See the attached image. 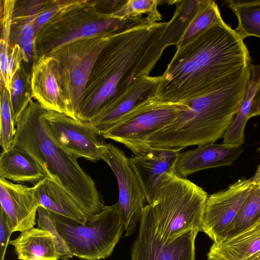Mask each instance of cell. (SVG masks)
<instances>
[{
	"mask_svg": "<svg viewBox=\"0 0 260 260\" xmlns=\"http://www.w3.org/2000/svg\"><path fill=\"white\" fill-rule=\"evenodd\" d=\"M45 117L54 138L68 152L93 162L102 159L107 143L90 122L52 110H46Z\"/></svg>",
	"mask_w": 260,
	"mask_h": 260,
	"instance_id": "obj_11",
	"label": "cell"
},
{
	"mask_svg": "<svg viewBox=\"0 0 260 260\" xmlns=\"http://www.w3.org/2000/svg\"><path fill=\"white\" fill-rule=\"evenodd\" d=\"M48 177L40 166L25 151L12 146L0 155V178L34 186Z\"/></svg>",
	"mask_w": 260,
	"mask_h": 260,
	"instance_id": "obj_20",
	"label": "cell"
},
{
	"mask_svg": "<svg viewBox=\"0 0 260 260\" xmlns=\"http://www.w3.org/2000/svg\"><path fill=\"white\" fill-rule=\"evenodd\" d=\"M168 22H147L114 34L97 58L77 118L90 122L149 76L166 48Z\"/></svg>",
	"mask_w": 260,
	"mask_h": 260,
	"instance_id": "obj_1",
	"label": "cell"
},
{
	"mask_svg": "<svg viewBox=\"0 0 260 260\" xmlns=\"http://www.w3.org/2000/svg\"><path fill=\"white\" fill-rule=\"evenodd\" d=\"M257 150V151L259 153V154L260 155V143H259V145Z\"/></svg>",
	"mask_w": 260,
	"mask_h": 260,
	"instance_id": "obj_40",
	"label": "cell"
},
{
	"mask_svg": "<svg viewBox=\"0 0 260 260\" xmlns=\"http://www.w3.org/2000/svg\"><path fill=\"white\" fill-rule=\"evenodd\" d=\"M36 193L42 206L52 212L83 222L87 216L74 198L49 177L35 185Z\"/></svg>",
	"mask_w": 260,
	"mask_h": 260,
	"instance_id": "obj_21",
	"label": "cell"
},
{
	"mask_svg": "<svg viewBox=\"0 0 260 260\" xmlns=\"http://www.w3.org/2000/svg\"><path fill=\"white\" fill-rule=\"evenodd\" d=\"M10 101L9 93L4 87H1L0 145L3 150L13 146L16 134Z\"/></svg>",
	"mask_w": 260,
	"mask_h": 260,
	"instance_id": "obj_31",
	"label": "cell"
},
{
	"mask_svg": "<svg viewBox=\"0 0 260 260\" xmlns=\"http://www.w3.org/2000/svg\"><path fill=\"white\" fill-rule=\"evenodd\" d=\"M148 21L147 17L121 18L114 13H107L102 1L75 0L50 19L36 36L38 58L79 40L118 32Z\"/></svg>",
	"mask_w": 260,
	"mask_h": 260,
	"instance_id": "obj_6",
	"label": "cell"
},
{
	"mask_svg": "<svg viewBox=\"0 0 260 260\" xmlns=\"http://www.w3.org/2000/svg\"><path fill=\"white\" fill-rule=\"evenodd\" d=\"M140 222L139 233L132 247L131 260H194V242L199 232L189 231L164 244L143 219Z\"/></svg>",
	"mask_w": 260,
	"mask_h": 260,
	"instance_id": "obj_13",
	"label": "cell"
},
{
	"mask_svg": "<svg viewBox=\"0 0 260 260\" xmlns=\"http://www.w3.org/2000/svg\"><path fill=\"white\" fill-rule=\"evenodd\" d=\"M50 1H17L13 11L12 23L36 18Z\"/></svg>",
	"mask_w": 260,
	"mask_h": 260,
	"instance_id": "obj_33",
	"label": "cell"
},
{
	"mask_svg": "<svg viewBox=\"0 0 260 260\" xmlns=\"http://www.w3.org/2000/svg\"><path fill=\"white\" fill-rule=\"evenodd\" d=\"M23 61L27 64L26 56L19 45L17 44L11 45L7 60L4 85L8 92L10 90L12 79Z\"/></svg>",
	"mask_w": 260,
	"mask_h": 260,
	"instance_id": "obj_35",
	"label": "cell"
},
{
	"mask_svg": "<svg viewBox=\"0 0 260 260\" xmlns=\"http://www.w3.org/2000/svg\"><path fill=\"white\" fill-rule=\"evenodd\" d=\"M259 220L260 188L256 181L255 186L242 204L228 228L224 237L239 233L252 225Z\"/></svg>",
	"mask_w": 260,
	"mask_h": 260,
	"instance_id": "obj_28",
	"label": "cell"
},
{
	"mask_svg": "<svg viewBox=\"0 0 260 260\" xmlns=\"http://www.w3.org/2000/svg\"><path fill=\"white\" fill-rule=\"evenodd\" d=\"M116 33H105L80 39L47 54L53 57L58 64L70 116L77 119V114L92 67Z\"/></svg>",
	"mask_w": 260,
	"mask_h": 260,
	"instance_id": "obj_8",
	"label": "cell"
},
{
	"mask_svg": "<svg viewBox=\"0 0 260 260\" xmlns=\"http://www.w3.org/2000/svg\"><path fill=\"white\" fill-rule=\"evenodd\" d=\"M102 159L117 179L119 198L115 204L124 226L125 236L135 232L145 206L146 197L138 177L123 151L107 143Z\"/></svg>",
	"mask_w": 260,
	"mask_h": 260,
	"instance_id": "obj_10",
	"label": "cell"
},
{
	"mask_svg": "<svg viewBox=\"0 0 260 260\" xmlns=\"http://www.w3.org/2000/svg\"><path fill=\"white\" fill-rule=\"evenodd\" d=\"M74 1H50L49 3L36 17L34 22L36 37L42 28L50 19L63 9L73 4Z\"/></svg>",
	"mask_w": 260,
	"mask_h": 260,
	"instance_id": "obj_34",
	"label": "cell"
},
{
	"mask_svg": "<svg viewBox=\"0 0 260 260\" xmlns=\"http://www.w3.org/2000/svg\"><path fill=\"white\" fill-rule=\"evenodd\" d=\"M33 98L46 110H52L70 116L62 89L58 64L49 55L39 57L31 70Z\"/></svg>",
	"mask_w": 260,
	"mask_h": 260,
	"instance_id": "obj_15",
	"label": "cell"
},
{
	"mask_svg": "<svg viewBox=\"0 0 260 260\" xmlns=\"http://www.w3.org/2000/svg\"><path fill=\"white\" fill-rule=\"evenodd\" d=\"M48 212L72 255L81 260H102L109 257L124 230L115 204L87 216L83 222Z\"/></svg>",
	"mask_w": 260,
	"mask_h": 260,
	"instance_id": "obj_7",
	"label": "cell"
},
{
	"mask_svg": "<svg viewBox=\"0 0 260 260\" xmlns=\"http://www.w3.org/2000/svg\"><path fill=\"white\" fill-rule=\"evenodd\" d=\"M16 0H1L0 81L4 87L8 57L11 44V26Z\"/></svg>",
	"mask_w": 260,
	"mask_h": 260,
	"instance_id": "obj_29",
	"label": "cell"
},
{
	"mask_svg": "<svg viewBox=\"0 0 260 260\" xmlns=\"http://www.w3.org/2000/svg\"><path fill=\"white\" fill-rule=\"evenodd\" d=\"M251 77L240 110L224 133L223 143L232 146H241L245 142L244 131L249 119L253 96L260 78V65L251 63Z\"/></svg>",
	"mask_w": 260,
	"mask_h": 260,
	"instance_id": "obj_23",
	"label": "cell"
},
{
	"mask_svg": "<svg viewBox=\"0 0 260 260\" xmlns=\"http://www.w3.org/2000/svg\"><path fill=\"white\" fill-rule=\"evenodd\" d=\"M19 260H59V254L51 233L39 228L21 233L10 241Z\"/></svg>",
	"mask_w": 260,
	"mask_h": 260,
	"instance_id": "obj_22",
	"label": "cell"
},
{
	"mask_svg": "<svg viewBox=\"0 0 260 260\" xmlns=\"http://www.w3.org/2000/svg\"><path fill=\"white\" fill-rule=\"evenodd\" d=\"M30 70L28 65L23 61L12 80L9 93L15 124L33 98Z\"/></svg>",
	"mask_w": 260,
	"mask_h": 260,
	"instance_id": "obj_25",
	"label": "cell"
},
{
	"mask_svg": "<svg viewBox=\"0 0 260 260\" xmlns=\"http://www.w3.org/2000/svg\"><path fill=\"white\" fill-rule=\"evenodd\" d=\"M260 251V220L246 229L213 242L207 260H248Z\"/></svg>",
	"mask_w": 260,
	"mask_h": 260,
	"instance_id": "obj_18",
	"label": "cell"
},
{
	"mask_svg": "<svg viewBox=\"0 0 260 260\" xmlns=\"http://www.w3.org/2000/svg\"><path fill=\"white\" fill-rule=\"evenodd\" d=\"M250 66L239 77L181 102L184 109L148 138L147 147L181 152L188 146L213 143L223 137L244 99Z\"/></svg>",
	"mask_w": 260,
	"mask_h": 260,
	"instance_id": "obj_3",
	"label": "cell"
},
{
	"mask_svg": "<svg viewBox=\"0 0 260 260\" xmlns=\"http://www.w3.org/2000/svg\"><path fill=\"white\" fill-rule=\"evenodd\" d=\"M222 20L215 1L205 0L175 46L176 49L185 46L208 28Z\"/></svg>",
	"mask_w": 260,
	"mask_h": 260,
	"instance_id": "obj_26",
	"label": "cell"
},
{
	"mask_svg": "<svg viewBox=\"0 0 260 260\" xmlns=\"http://www.w3.org/2000/svg\"><path fill=\"white\" fill-rule=\"evenodd\" d=\"M260 115V78L256 89L249 114V119Z\"/></svg>",
	"mask_w": 260,
	"mask_h": 260,
	"instance_id": "obj_37",
	"label": "cell"
},
{
	"mask_svg": "<svg viewBox=\"0 0 260 260\" xmlns=\"http://www.w3.org/2000/svg\"><path fill=\"white\" fill-rule=\"evenodd\" d=\"M160 79V76H149L144 78L116 105L90 122L103 135L138 105L148 98L156 95Z\"/></svg>",
	"mask_w": 260,
	"mask_h": 260,
	"instance_id": "obj_19",
	"label": "cell"
},
{
	"mask_svg": "<svg viewBox=\"0 0 260 260\" xmlns=\"http://www.w3.org/2000/svg\"><path fill=\"white\" fill-rule=\"evenodd\" d=\"M255 180L260 188V165L258 166L255 174Z\"/></svg>",
	"mask_w": 260,
	"mask_h": 260,
	"instance_id": "obj_38",
	"label": "cell"
},
{
	"mask_svg": "<svg viewBox=\"0 0 260 260\" xmlns=\"http://www.w3.org/2000/svg\"><path fill=\"white\" fill-rule=\"evenodd\" d=\"M161 2L159 0H126L114 15L121 18H133L145 14L152 22H157L162 19L157 8Z\"/></svg>",
	"mask_w": 260,
	"mask_h": 260,
	"instance_id": "obj_30",
	"label": "cell"
},
{
	"mask_svg": "<svg viewBox=\"0 0 260 260\" xmlns=\"http://www.w3.org/2000/svg\"><path fill=\"white\" fill-rule=\"evenodd\" d=\"M205 0L170 1L176 6L175 13L168 22L167 34L171 46H176L185 30Z\"/></svg>",
	"mask_w": 260,
	"mask_h": 260,
	"instance_id": "obj_27",
	"label": "cell"
},
{
	"mask_svg": "<svg viewBox=\"0 0 260 260\" xmlns=\"http://www.w3.org/2000/svg\"><path fill=\"white\" fill-rule=\"evenodd\" d=\"M243 151L241 146L209 143L192 150L179 152L174 172L186 178L196 172L210 168L231 166Z\"/></svg>",
	"mask_w": 260,
	"mask_h": 260,
	"instance_id": "obj_16",
	"label": "cell"
},
{
	"mask_svg": "<svg viewBox=\"0 0 260 260\" xmlns=\"http://www.w3.org/2000/svg\"><path fill=\"white\" fill-rule=\"evenodd\" d=\"M207 193L174 172L164 178L153 202L144 207L143 219L164 244L191 231H202Z\"/></svg>",
	"mask_w": 260,
	"mask_h": 260,
	"instance_id": "obj_5",
	"label": "cell"
},
{
	"mask_svg": "<svg viewBox=\"0 0 260 260\" xmlns=\"http://www.w3.org/2000/svg\"><path fill=\"white\" fill-rule=\"evenodd\" d=\"M248 260H260V251L254 254Z\"/></svg>",
	"mask_w": 260,
	"mask_h": 260,
	"instance_id": "obj_39",
	"label": "cell"
},
{
	"mask_svg": "<svg viewBox=\"0 0 260 260\" xmlns=\"http://www.w3.org/2000/svg\"><path fill=\"white\" fill-rule=\"evenodd\" d=\"M255 184L253 175L249 179H239L226 189L208 196L202 229L213 242L224 237L228 228Z\"/></svg>",
	"mask_w": 260,
	"mask_h": 260,
	"instance_id": "obj_12",
	"label": "cell"
},
{
	"mask_svg": "<svg viewBox=\"0 0 260 260\" xmlns=\"http://www.w3.org/2000/svg\"><path fill=\"white\" fill-rule=\"evenodd\" d=\"M13 233L7 216L0 209V260H4L10 238Z\"/></svg>",
	"mask_w": 260,
	"mask_h": 260,
	"instance_id": "obj_36",
	"label": "cell"
},
{
	"mask_svg": "<svg viewBox=\"0 0 260 260\" xmlns=\"http://www.w3.org/2000/svg\"><path fill=\"white\" fill-rule=\"evenodd\" d=\"M44 109L31 101L16 123L13 146L29 154L48 177L63 188L87 215L106 206L94 180L80 166L76 157L65 150L53 135Z\"/></svg>",
	"mask_w": 260,
	"mask_h": 260,
	"instance_id": "obj_4",
	"label": "cell"
},
{
	"mask_svg": "<svg viewBox=\"0 0 260 260\" xmlns=\"http://www.w3.org/2000/svg\"><path fill=\"white\" fill-rule=\"evenodd\" d=\"M224 4L237 18L238 26L235 30L242 39L260 38V0H228Z\"/></svg>",
	"mask_w": 260,
	"mask_h": 260,
	"instance_id": "obj_24",
	"label": "cell"
},
{
	"mask_svg": "<svg viewBox=\"0 0 260 260\" xmlns=\"http://www.w3.org/2000/svg\"><path fill=\"white\" fill-rule=\"evenodd\" d=\"M251 63L244 40L222 20L176 49L160 76L156 97L180 103L239 76Z\"/></svg>",
	"mask_w": 260,
	"mask_h": 260,
	"instance_id": "obj_2",
	"label": "cell"
},
{
	"mask_svg": "<svg viewBox=\"0 0 260 260\" xmlns=\"http://www.w3.org/2000/svg\"><path fill=\"white\" fill-rule=\"evenodd\" d=\"M38 217L37 219L38 228L45 230L53 236L57 250L63 260H69L73 255L68 248L63 239L60 236L56 229L46 209L39 206L37 211Z\"/></svg>",
	"mask_w": 260,
	"mask_h": 260,
	"instance_id": "obj_32",
	"label": "cell"
},
{
	"mask_svg": "<svg viewBox=\"0 0 260 260\" xmlns=\"http://www.w3.org/2000/svg\"><path fill=\"white\" fill-rule=\"evenodd\" d=\"M0 203L13 233L34 228L40 206L35 186L29 187L0 178Z\"/></svg>",
	"mask_w": 260,
	"mask_h": 260,
	"instance_id": "obj_14",
	"label": "cell"
},
{
	"mask_svg": "<svg viewBox=\"0 0 260 260\" xmlns=\"http://www.w3.org/2000/svg\"><path fill=\"white\" fill-rule=\"evenodd\" d=\"M184 109L182 103H162L153 96L126 114L102 136L123 144L134 154L143 153L151 149L146 146L148 138L170 123Z\"/></svg>",
	"mask_w": 260,
	"mask_h": 260,
	"instance_id": "obj_9",
	"label": "cell"
},
{
	"mask_svg": "<svg viewBox=\"0 0 260 260\" xmlns=\"http://www.w3.org/2000/svg\"><path fill=\"white\" fill-rule=\"evenodd\" d=\"M179 152L151 148L146 152L134 154L129 158L148 204L153 202L156 191L167 174L174 172Z\"/></svg>",
	"mask_w": 260,
	"mask_h": 260,
	"instance_id": "obj_17",
	"label": "cell"
}]
</instances>
